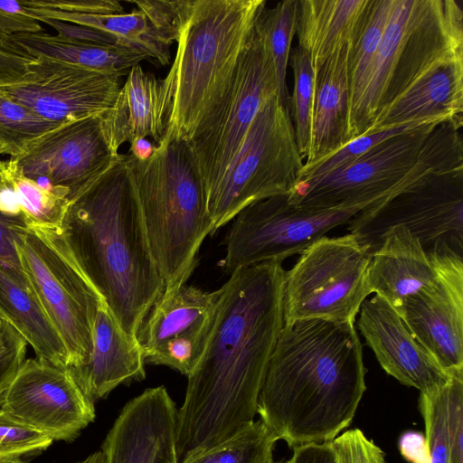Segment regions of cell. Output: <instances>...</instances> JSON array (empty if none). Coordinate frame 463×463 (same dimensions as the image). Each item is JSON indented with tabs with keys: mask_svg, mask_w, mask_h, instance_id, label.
<instances>
[{
	"mask_svg": "<svg viewBox=\"0 0 463 463\" xmlns=\"http://www.w3.org/2000/svg\"><path fill=\"white\" fill-rule=\"evenodd\" d=\"M270 260L241 268L222 287L204 352L177 409L178 462L221 442L257 414L259 394L284 325L285 269Z\"/></svg>",
	"mask_w": 463,
	"mask_h": 463,
	"instance_id": "cell-1",
	"label": "cell"
},
{
	"mask_svg": "<svg viewBox=\"0 0 463 463\" xmlns=\"http://www.w3.org/2000/svg\"><path fill=\"white\" fill-rule=\"evenodd\" d=\"M354 322L312 318L284 323L257 414L289 448L329 442L353 421L366 388Z\"/></svg>",
	"mask_w": 463,
	"mask_h": 463,
	"instance_id": "cell-2",
	"label": "cell"
},
{
	"mask_svg": "<svg viewBox=\"0 0 463 463\" xmlns=\"http://www.w3.org/2000/svg\"><path fill=\"white\" fill-rule=\"evenodd\" d=\"M61 229L80 270L130 337L165 290L126 154L68 202Z\"/></svg>",
	"mask_w": 463,
	"mask_h": 463,
	"instance_id": "cell-3",
	"label": "cell"
},
{
	"mask_svg": "<svg viewBox=\"0 0 463 463\" xmlns=\"http://www.w3.org/2000/svg\"><path fill=\"white\" fill-rule=\"evenodd\" d=\"M265 0H194L171 68L159 80L161 143L189 141L231 81Z\"/></svg>",
	"mask_w": 463,
	"mask_h": 463,
	"instance_id": "cell-4",
	"label": "cell"
},
{
	"mask_svg": "<svg viewBox=\"0 0 463 463\" xmlns=\"http://www.w3.org/2000/svg\"><path fill=\"white\" fill-rule=\"evenodd\" d=\"M152 254L164 280L163 295L185 285L197 253L213 233L204 186L185 141L155 146L151 157L126 154Z\"/></svg>",
	"mask_w": 463,
	"mask_h": 463,
	"instance_id": "cell-5",
	"label": "cell"
},
{
	"mask_svg": "<svg viewBox=\"0 0 463 463\" xmlns=\"http://www.w3.org/2000/svg\"><path fill=\"white\" fill-rule=\"evenodd\" d=\"M462 166L458 131L431 124L388 138L325 176L297 182L288 200L309 209L366 208L430 174Z\"/></svg>",
	"mask_w": 463,
	"mask_h": 463,
	"instance_id": "cell-6",
	"label": "cell"
},
{
	"mask_svg": "<svg viewBox=\"0 0 463 463\" xmlns=\"http://www.w3.org/2000/svg\"><path fill=\"white\" fill-rule=\"evenodd\" d=\"M15 247L23 273L67 349L69 367L85 365L103 302L78 266L61 227L30 224Z\"/></svg>",
	"mask_w": 463,
	"mask_h": 463,
	"instance_id": "cell-7",
	"label": "cell"
},
{
	"mask_svg": "<svg viewBox=\"0 0 463 463\" xmlns=\"http://www.w3.org/2000/svg\"><path fill=\"white\" fill-rule=\"evenodd\" d=\"M303 165L289 109L274 94L260 109L239 153L207 199L213 233L248 205L288 193Z\"/></svg>",
	"mask_w": 463,
	"mask_h": 463,
	"instance_id": "cell-8",
	"label": "cell"
},
{
	"mask_svg": "<svg viewBox=\"0 0 463 463\" xmlns=\"http://www.w3.org/2000/svg\"><path fill=\"white\" fill-rule=\"evenodd\" d=\"M348 224L349 233L371 256L383 235L402 225L428 256L463 257V167L430 174L373 203Z\"/></svg>",
	"mask_w": 463,
	"mask_h": 463,
	"instance_id": "cell-9",
	"label": "cell"
},
{
	"mask_svg": "<svg viewBox=\"0 0 463 463\" xmlns=\"http://www.w3.org/2000/svg\"><path fill=\"white\" fill-rule=\"evenodd\" d=\"M371 257L350 233L323 236L311 243L285 272L284 323L312 318L355 321L370 295Z\"/></svg>",
	"mask_w": 463,
	"mask_h": 463,
	"instance_id": "cell-10",
	"label": "cell"
},
{
	"mask_svg": "<svg viewBox=\"0 0 463 463\" xmlns=\"http://www.w3.org/2000/svg\"><path fill=\"white\" fill-rule=\"evenodd\" d=\"M274 94L278 81L272 57L254 29L224 94L186 142L207 199L239 153L260 109Z\"/></svg>",
	"mask_w": 463,
	"mask_h": 463,
	"instance_id": "cell-11",
	"label": "cell"
},
{
	"mask_svg": "<svg viewBox=\"0 0 463 463\" xmlns=\"http://www.w3.org/2000/svg\"><path fill=\"white\" fill-rule=\"evenodd\" d=\"M364 209L299 207L289 202L288 193L251 203L233 218L224 240L222 266L231 274L265 261L282 262Z\"/></svg>",
	"mask_w": 463,
	"mask_h": 463,
	"instance_id": "cell-12",
	"label": "cell"
},
{
	"mask_svg": "<svg viewBox=\"0 0 463 463\" xmlns=\"http://www.w3.org/2000/svg\"><path fill=\"white\" fill-rule=\"evenodd\" d=\"M119 156L110 142L102 113L61 123L10 158L39 185L65 192L69 202Z\"/></svg>",
	"mask_w": 463,
	"mask_h": 463,
	"instance_id": "cell-13",
	"label": "cell"
},
{
	"mask_svg": "<svg viewBox=\"0 0 463 463\" xmlns=\"http://www.w3.org/2000/svg\"><path fill=\"white\" fill-rule=\"evenodd\" d=\"M0 408L52 440H73L95 419L94 402L71 369L38 358L24 361Z\"/></svg>",
	"mask_w": 463,
	"mask_h": 463,
	"instance_id": "cell-14",
	"label": "cell"
},
{
	"mask_svg": "<svg viewBox=\"0 0 463 463\" xmlns=\"http://www.w3.org/2000/svg\"><path fill=\"white\" fill-rule=\"evenodd\" d=\"M120 77L35 58L18 81L1 85L0 93L61 124L111 109L121 88Z\"/></svg>",
	"mask_w": 463,
	"mask_h": 463,
	"instance_id": "cell-15",
	"label": "cell"
},
{
	"mask_svg": "<svg viewBox=\"0 0 463 463\" xmlns=\"http://www.w3.org/2000/svg\"><path fill=\"white\" fill-rule=\"evenodd\" d=\"M221 288H179L162 295L141 323L136 340L145 364L165 365L188 376L211 335Z\"/></svg>",
	"mask_w": 463,
	"mask_h": 463,
	"instance_id": "cell-16",
	"label": "cell"
},
{
	"mask_svg": "<svg viewBox=\"0 0 463 463\" xmlns=\"http://www.w3.org/2000/svg\"><path fill=\"white\" fill-rule=\"evenodd\" d=\"M420 119H439L456 130L461 128L463 34L449 38L415 63L365 133Z\"/></svg>",
	"mask_w": 463,
	"mask_h": 463,
	"instance_id": "cell-17",
	"label": "cell"
},
{
	"mask_svg": "<svg viewBox=\"0 0 463 463\" xmlns=\"http://www.w3.org/2000/svg\"><path fill=\"white\" fill-rule=\"evenodd\" d=\"M435 281L396 309L403 323L450 375L463 373V257L429 256Z\"/></svg>",
	"mask_w": 463,
	"mask_h": 463,
	"instance_id": "cell-18",
	"label": "cell"
},
{
	"mask_svg": "<svg viewBox=\"0 0 463 463\" xmlns=\"http://www.w3.org/2000/svg\"><path fill=\"white\" fill-rule=\"evenodd\" d=\"M177 408L164 386L146 389L122 409L108 432L103 463H179Z\"/></svg>",
	"mask_w": 463,
	"mask_h": 463,
	"instance_id": "cell-19",
	"label": "cell"
},
{
	"mask_svg": "<svg viewBox=\"0 0 463 463\" xmlns=\"http://www.w3.org/2000/svg\"><path fill=\"white\" fill-rule=\"evenodd\" d=\"M358 327L382 368L402 384L425 392L448 383V373L407 328L397 310L374 295L360 308Z\"/></svg>",
	"mask_w": 463,
	"mask_h": 463,
	"instance_id": "cell-20",
	"label": "cell"
},
{
	"mask_svg": "<svg viewBox=\"0 0 463 463\" xmlns=\"http://www.w3.org/2000/svg\"><path fill=\"white\" fill-rule=\"evenodd\" d=\"M145 361L136 339L128 336L106 306L99 307L89 362L69 367L78 384L95 403L118 385L145 378Z\"/></svg>",
	"mask_w": 463,
	"mask_h": 463,
	"instance_id": "cell-21",
	"label": "cell"
},
{
	"mask_svg": "<svg viewBox=\"0 0 463 463\" xmlns=\"http://www.w3.org/2000/svg\"><path fill=\"white\" fill-rule=\"evenodd\" d=\"M433 262L419 241L402 225L391 228L371 257L367 270L369 293L383 298L395 309L404 299L436 279Z\"/></svg>",
	"mask_w": 463,
	"mask_h": 463,
	"instance_id": "cell-22",
	"label": "cell"
},
{
	"mask_svg": "<svg viewBox=\"0 0 463 463\" xmlns=\"http://www.w3.org/2000/svg\"><path fill=\"white\" fill-rule=\"evenodd\" d=\"M352 45L332 55L315 74L310 144L305 165H311L347 142L349 61Z\"/></svg>",
	"mask_w": 463,
	"mask_h": 463,
	"instance_id": "cell-23",
	"label": "cell"
},
{
	"mask_svg": "<svg viewBox=\"0 0 463 463\" xmlns=\"http://www.w3.org/2000/svg\"><path fill=\"white\" fill-rule=\"evenodd\" d=\"M370 0H298V45L315 74L335 52L352 45Z\"/></svg>",
	"mask_w": 463,
	"mask_h": 463,
	"instance_id": "cell-24",
	"label": "cell"
},
{
	"mask_svg": "<svg viewBox=\"0 0 463 463\" xmlns=\"http://www.w3.org/2000/svg\"><path fill=\"white\" fill-rule=\"evenodd\" d=\"M0 315L26 340L36 358L69 367L67 349L24 274L0 260Z\"/></svg>",
	"mask_w": 463,
	"mask_h": 463,
	"instance_id": "cell-25",
	"label": "cell"
},
{
	"mask_svg": "<svg viewBox=\"0 0 463 463\" xmlns=\"http://www.w3.org/2000/svg\"><path fill=\"white\" fill-rule=\"evenodd\" d=\"M423 0H394L364 88L348 128V142L364 135L380 111L401 52L420 14Z\"/></svg>",
	"mask_w": 463,
	"mask_h": 463,
	"instance_id": "cell-26",
	"label": "cell"
},
{
	"mask_svg": "<svg viewBox=\"0 0 463 463\" xmlns=\"http://www.w3.org/2000/svg\"><path fill=\"white\" fill-rule=\"evenodd\" d=\"M159 80L139 65L132 67L121 86L111 109L103 113V121L115 150L125 142L152 137L158 146L165 127L158 107Z\"/></svg>",
	"mask_w": 463,
	"mask_h": 463,
	"instance_id": "cell-27",
	"label": "cell"
},
{
	"mask_svg": "<svg viewBox=\"0 0 463 463\" xmlns=\"http://www.w3.org/2000/svg\"><path fill=\"white\" fill-rule=\"evenodd\" d=\"M10 44L27 58H45L104 73L123 75L150 56L142 50L123 45H92L71 42L43 33L13 35Z\"/></svg>",
	"mask_w": 463,
	"mask_h": 463,
	"instance_id": "cell-28",
	"label": "cell"
},
{
	"mask_svg": "<svg viewBox=\"0 0 463 463\" xmlns=\"http://www.w3.org/2000/svg\"><path fill=\"white\" fill-rule=\"evenodd\" d=\"M27 7L35 19L48 18L92 27L116 37L126 46L144 51L162 65L169 62V52L156 44L146 14L137 8L127 14H94Z\"/></svg>",
	"mask_w": 463,
	"mask_h": 463,
	"instance_id": "cell-29",
	"label": "cell"
},
{
	"mask_svg": "<svg viewBox=\"0 0 463 463\" xmlns=\"http://www.w3.org/2000/svg\"><path fill=\"white\" fill-rule=\"evenodd\" d=\"M394 0H370L359 32L353 43L349 61L348 128L378 51Z\"/></svg>",
	"mask_w": 463,
	"mask_h": 463,
	"instance_id": "cell-30",
	"label": "cell"
},
{
	"mask_svg": "<svg viewBox=\"0 0 463 463\" xmlns=\"http://www.w3.org/2000/svg\"><path fill=\"white\" fill-rule=\"evenodd\" d=\"M277 437L252 420L226 439L190 455L180 463H273Z\"/></svg>",
	"mask_w": 463,
	"mask_h": 463,
	"instance_id": "cell-31",
	"label": "cell"
},
{
	"mask_svg": "<svg viewBox=\"0 0 463 463\" xmlns=\"http://www.w3.org/2000/svg\"><path fill=\"white\" fill-rule=\"evenodd\" d=\"M298 0H284L274 7H265L260 14L255 30L264 39L276 70L278 96L289 109L290 96L286 76L290 46L297 33Z\"/></svg>",
	"mask_w": 463,
	"mask_h": 463,
	"instance_id": "cell-32",
	"label": "cell"
},
{
	"mask_svg": "<svg viewBox=\"0 0 463 463\" xmlns=\"http://www.w3.org/2000/svg\"><path fill=\"white\" fill-rule=\"evenodd\" d=\"M5 163L11 183L30 224L61 227L68 205L67 194L39 185L25 176L11 158Z\"/></svg>",
	"mask_w": 463,
	"mask_h": 463,
	"instance_id": "cell-33",
	"label": "cell"
},
{
	"mask_svg": "<svg viewBox=\"0 0 463 463\" xmlns=\"http://www.w3.org/2000/svg\"><path fill=\"white\" fill-rule=\"evenodd\" d=\"M59 125L0 93V148L10 157Z\"/></svg>",
	"mask_w": 463,
	"mask_h": 463,
	"instance_id": "cell-34",
	"label": "cell"
},
{
	"mask_svg": "<svg viewBox=\"0 0 463 463\" xmlns=\"http://www.w3.org/2000/svg\"><path fill=\"white\" fill-rule=\"evenodd\" d=\"M288 62L294 76L289 113L299 154L303 160H306L310 144L315 72L308 55L298 46L290 50Z\"/></svg>",
	"mask_w": 463,
	"mask_h": 463,
	"instance_id": "cell-35",
	"label": "cell"
},
{
	"mask_svg": "<svg viewBox=\"0 0 463 463\" xmlns=\"http://www.w3.org/2000/svg\"><path fill=\"white\" fill-rule=\"evenodd\" d=\"M431 124H444V122L439 119H420L402 126L367 132L350 140L327 156L311 165H303L297 182L313 180L325 176L330 172L355 160L363 154L388 138Z\"/></svg>",
	"mask_w": 463,
	"mask_h": 463,
	"instance_id": "cell-36",
	"label": "cell"
},
{
	"mask_svg": "<svg viewBox=\"0 0 463 463\" xmlns=\"http://www.w3.org/2000/svg\"><path fill=\"white\" fill-rule=\"evenodd\" d=\"M52 441L0 408V463H28Z\"/></svg>",
	"mask_w": 463,
	"mask_h": 463,
	"instance_id": "cell-37",
	"label": "cell"
},
{
	"mask_svg": "<svg viewBox=\"0 0 463 463\" xmlns=\"http://www.w3.org/2000/svg\"><path fill=\"white\" fill-rule=\"evenodd\" d=\"M449 382L441 387L420 392L419 408L424 421L430 463H449Z\"/></svg>",
	"mask_w": 463,
	"mask_h": 463,
	"instance_id": "cell-38",
	"label": "cell"
},
{
	"mask_svg": "<svg viewBox=\"0 0 463 463\" xmlns=\"http://www.w3.org/2000/svg\"><path fill=\"white\" fill-rule=\"evenodd\" d=\"M194 0H133L129 1L142 11L152 28L155 42L168 51L176 42L181 27L190 14Z\"/></svg>",
	"mask_w": 463,
	"mask_h": 463,
	"instance_id": "cell-39",
	"label": "cell"
},
{
	"mask_svg": "<svg viewBox=\"0 0 463 463\" xmlns=\"http://www.w3.org/2000/svg\"><path fill=\"white\" fill-rule=\"evenodd\" d=\"M329 444L335 463H386L380 447L359 429L343 432Z\"/></svg>",
	"mask_w": 463,
	"mask_h": 463,
	"instance_id": "cell-40",
	"label": "cell"
},
{
	"mask_svg": "<svg viewBox=\"0 0 463 463\" xmlns=\"http://www.w3.org/2000/svg\"><path fill=\"white\" fill-rule=\"evenodd\" d=\"M43 32L41 23L32 15L24 1L0 0V49L20 54L9 39L17 33Z\"/></svg>",
	"mask_w": 463,
	"mask_h": 463,
	"instance_id": "cell-41",
	"label": "cell"
},
{
	"mask_svg": "<svg viewBox=\"0 0 463 463\" xmlns=\"http://www.w3.org/2000/svg\"><path fill=\"white\" fill-rule=\"evenodd\" d=\"M26 340L6 320L0 326V401L25 360Z\"/></svg>",
	"mask_w": 463,
	"mask_h": 463,
	"instance_id": "cell-42",
	"label": "cell"
},
{
	"mask_svg": "<svg viewBox=\"0 0 463 463\" xmlns=\"http://www.w3.org/2000/svg\"><path fill=\"white\" fill-rule=\"evenodd\" d=\"M449 463H463V373L448 384Z\"/></svg>",
	"mask_w": 463,
	"mask_h": 463,
	"instance_id": "cell-43",
	"label": "cell"
},
{
	"mask_svg": "<svg viewBox=\"0 0 463 463\" xmlns=\"http://www.w3.org/2000/svg\"><path fill=\"white\" fill-rule=\"evenodd\" d=\"M26 216L14 214L0 199V260L23 272L15 244L29 229Z\"/></svg>",
	"mask_w": 463,
	"mask_h": 463,
	"instance_id": "cell-44",
	"label": "cell"
},
{
	"mask_svg": "<svg viewBox=\"0 0 463 463\" xmlns=\"http://www.w3.org/2000/svg\"><path fill=\"white\" fill-rule=\"evenodd\" d=\"M37 20L52 27L57 32V36L63 40L92 45L126 46L116 37L92 27L48 18Z\"/></svg>",
	"mask_w": 463,
	"mask_h": 463,
	"instance_id": "cell-45",
	"label": "cell"
},
{
	"mask_svg": "<svg viewBox=\"0 0 463 463\" xmlns=\"http://www.w3.org/2000/svg\"><path fill=\"white\" fill-rule=\"evenodd\" d=\"M30 7H44L64 12L115 14H122L123 6L116 0H32L24 1Z\"/></svg>",
	"mask_w": 463,
	"mask_h": 463,
	"instance_id": "cell-46",
	"label": "cell"
},
{
	"mask_svg": "<svg viewBox=\"0 0 463 463\" xmlns=\"http://www.w3.org/2000/svg\"><path fill=\"white\" fill-rule=\"evenodd\" d=\"M402 457L410 463H430L425 436L419 431L403 432L398 442Z\"/></svg>",
	"mask_w": 463,
	"mask_h": 463,
	"instance_id": "cell-47",
	"label": "cell"
},
{
	"mask_svg": "<svg viewBox=\"0 0 463 463\" xmlns=\"http://www.w3.org/2000/svg\"><path fill=\"white\" fill-rule=\"evenodd\" d=\"M292 449L286 463H335L329 442L308 443Z\"/></svg>",
	"mask_w": 463,
	"mask_h": 463,
	"instance_id": "cell-48",
	"label": "cell"
},
{
	"mask_svg": "<svg viewBox=\"0 0 463 463\" xmlns=\"http://www.w3.org/2000/svg\"><path fill=\"white\" fill-rule=\"evenodd\" d=\"M32 60L0 49V86L18 81L25 74Z\"/></svg>",
	"mask_w": 463,
	"mask_h": 463,
	"instance_id": "cell-49",
	"label": "cell"
},
{
	"mask_svg": "<svg viewBox=\"0 0 463 463\" xmlns=\"http://www.w3.org/2000/svg\"><path fill=\"white\" fill-rule=\"evenodd\" d=\"M155 146L146 138L136 139L130 144L129 154L137 160H146L152 156Z\"/></svg>",
	"mask_w": 463,
	"mask_h": 463,
	"instance_id": "cell-50",
	"label": "cell"
},
{
	"mask_svg": "<svg viewBox=\"0 0 463 463\" xmlns=\"http://www.w3.org/2000/svg\"><path fill=\"white\" fill-rule=\"evenodd\" d=\"M77 463H103V455L101 451H97Z\"/></svg>",
	"mask_w": 463,
	"mask_h": 463,
	"instance_id": "cell-51",
	"label": "cell"
},
{
	"mask_svg": "<svg viewBox=\"0 0 463 463\" xmlns=\"http://www.w3.org/2000/svg\"><path fill=\"white\" fill-rule=\"evenodd\" d=\"M3 320H4V318L0 315V326H1L2 322H3Z\"/></svg>",
	"mask_w": 463,
	"mask_h": 463,
	"instance_id": "cell-52",
	"label": "cell"
},
{
	"mask_svg": "<svg viewBox=\"0 0 463 463\" xmlns=\"http://www.w3.org/2000/svg\"><path fill=\"white\" fill-rule=\"evenodd\" d=\"M4 154V151L0 148V155Z\"/></svg>",
	"mask_w": 463,
	"mask_h": 463,
	"instance_id": "cell-53",
	"label": "cell"
},
{
	"mask_svg": "<svg viewBox=\"0 0 463 463\" xmlns=\"http://www.w3.org/2000/svg\"><path fill=\"white\" fill-rule=\"evenodd\" d=\"M273 463H286V462L279 461V462H273Z\"/></svg>",
	"mask_w": 463,
	"mask_h": 463,
	"instance_id": "cell-54",
	"label": "cell"
}]
</instances>
